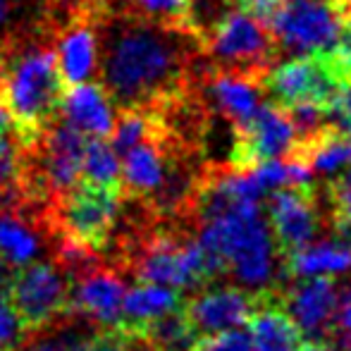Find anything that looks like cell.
<instances>
[{"label": "cell", "instance_id": "6da1fadb", "mask_svg": "<svg viewBox=\"0 0 351 351\" xmlns=\"http://www.w3.org/2000/svg\"><path fill=\"white\" fill-rule=\"evenodd\" d=\"M96 38V77L115 110H158L204 74V43L194 32L143 17L125 0L98 3Z\"/></svg>", "mask_w": 351, "mask_h": 351}, {"label": "cell", "instance_id": "7a4b0ae2", "mask_svg": "<svg viewBox=\"0 0 351 351\" xmlns=\"http://www.w3.org/2000/svg\"><path fill=\"white\" fill-rule=\"evenodd\" d=\"M62 91L56 32L46 14L0 38V93L32 136L38 139L60 117Z\"/></svg>", "mask_w": 351, "mask_h": 351}, {"label": "cell", "instance_id": "3957f363", "mask_svg": "<svg viewBox=\"0 0 351 351\" xmlns=\"http://www.w3.org/2000/svg\"><path fill=\"white\" fill-rule=\"evenodd\" d=\"M199 244L244 289L268 291L275 282V241L261 204H241L199 222Z\"/></svg>", "mask_w": 351, "mask_h": 351}, {"label": "cell", "instance_id": "277c9868", "mask_svg": "<svg viewBox=\"0 0 351 351\" xmlns=\"http://www.w3.org/2000/svg\"><path fill=\"white\" fill-rule=\"evenodd\" d=\"M204 56L213 70L239 72L263 82L273 67L278 46L261 19L246 10H227L204 38Z\"/></svg>", "mask_w": 351, "mask_h": 351}, {"label": "cell", "instance_id": "5b68a950", "mask_svg": "<svg viewBox=\"0 0 351 351\" xmlns=\"http://www.w3.org/2000/svg\"><path fill=\"white\" fill-rule=\"evenodd\" d=\"M122 199L125 194L120 186H101L79 180L53 204V227L65 239L103 254L120 217Z\"/></svg>", "mask_w": 351, "mask_h": 351}, {"label": "cell", "instance_id": "8992f818", "mask_svg": "<svg viewBox=\"0 0 351 351\" xmlns=\"http://www.w3.org/2000/svg\"><path fill=\"white\" fill-rule=\"evenodd\" d=\"M344 14L335 0H285L268 22L278 51L291 56H330Z\"/></svg>", "mask_w": 351, "mask_h": 351}, {"label": "cell", "instance_id": "52a82bcc", "mask_svg": "<svg viewBox=\"0 0 351 351\" xmlns=\"http://www.w3.org/2000/svg\"><path fill=\"white\" fill-rule=\"evenodd\" d=\"M70 294L72 278L56 261H32L14 273L8 304L19 315L24 330L34 332L74 313Z\"/></svg>", "mask_w": 351, "mask_h": 351}, {"label": "cell", "instance_id": "ba28073f", "mask_svg": "<svg viewBox=\"0 0 351 351\" xmlns=\"http://www.w3.org/2000/svg\"><path fill=\"white\" fill-rule=\"evenodd\" d=\"M261 84L280 108L318 106L325 110L342 84V74L330 56H301L270 67Z\"/></svg>", "mask_w": 351, "mask_h": 351}, {"label": "cell", "instance_id": "9c48e42d", "mask_svg": "<svg viewBox=\"0 0 351 351\" xmlns=\"http://www.w3.org/2000/svg\"><path fill=\"white\" fill-rule=\"evenodd\" d=\"M299 134L291 122L289 112L278 103H261L258 110L251 115L249 122L237 127L234 151L230 158V170L244 172L256 162L287 158L296 148Z\"/></svg>", "mask_w": 351, "mask_h": 351}, {"label": "cell", "instance_id": "30bf717a", "mask_svg": "<svg viewBox=\"0 0 351 351\" xmlns=\"http://www.w3.org/2000/svg\"><path fill=\"white\" fill-rule=\"evenodd\" d=\"M270 232L285 256L308 246L318 237L320 213L313 186H280L268 191Z\"/></svg>", "mask_w": 351, "mask_h": 351}, {"label": "cell", "instance_id": "8fae6325", "mask_svg": "<svg viewBox=\"0 0 351 351\" xmlns=\"http://www.w3.org/2000/svg\"><path fill=\"white\" fill-rule=\"evenodd\" d=\"M127 285L117 268L98 263L72 280L70 306L98 328H117L125 304Z\"/></svg>", "mask_w": 351, "mask_h": 351}, {"label": "cell", "instance_id": "7c38bea8", "mask_svg": "<svg viewBox=\"0 0 351 351\" xmlns=\"http://www.w3.org/2000/svg\"><path fill=\"white\" fill-rule=\"evenodd\" d=\"M256 308V296L237 287H213L184 299L182 311L199 337L234 330L249 320Z\"/></svg>", "mask_w": 351, "mask_h": 351}, {"label": "cell", "instance_id": "4fadbf2b", "mask_svg": "<svg viewBox=\"0 0 351 351\" xmlns=\"http://www.w3.org/2000/svg\"><path fill=\"white\" fill-rule=\"evenodd\" d=\"M337 289L328 275L301 278L285 296V311L299 325L304 337L323 342L335 330V311H337Z\"/></svg>", "mask_w": 351, "mask_h": 351}, {"label": "cell", "instance_id": "5bb4252c", "mask_svg": "<svg viewBox=\"0 0 351 351\" xmlns=\"http://www.w3.org/2000/svg\"><path fill=\"white\" fill-rule=\"evenodd\" d=\"M196 84L204 88L213 110L220 117H225V120H230L234 127H241L244 122H249L251 115L263 103V84H261V79L246 77V74L239 72H225L208 67V72L201 74Z\"/></svg>", "mask_w": 351, "mask_h": 351}, {"label": "cell", "instance_id": "9a60e30c", "mask_svg": "<svg viewBox=\"0 0 351 351\" xmlns=\"http://www.w3.org/2000/svg\"><path fill=\"white\" fill-rule=\"evenodd\" d=\"M60 117L88 139H108L115 125V106L101 82H79L62 91Z\"/></svg>", "mask_w": 351, "mask_h": 351}, {"label": "cell", "instance_id": "2e32d148", "mask_svg": "<svg viewBox=\"0 0 351 351\" xmlns=\"http://www.w3.org/2000/svg\"><path fill=\"white\" fill-rule=\"evenodd\" d=\"M170 139L172 134L146 139L125 153V165L120 167L122 194L143 201L160 186L167 170Z\"/></svg>", "mask_w": 351, "mask_h": 351}, {"label": "cell", "instance_id": "e0dca14e", "mask_svg": "<svg viewBox=\"0 0 351 351\" xmlns=\"http://www.w3.org/2000/svg\"><path fill=\"white\" fill-rule=\"evenodd\" d=\"M58 232L48 225L32 220L17 210L0 208V258L14 268L38 258L43 244H56Z\"/></svg>", "mask_w": 351, "mask_h": 351}, {"label": "cell", "instance_id": "ac0fdd59", "mask_svg": "<svg viewBox=\"0 0 351 351\" xmlns=\"http://www.w3.org/2000/svg\"><path fill=\"white\" fill-rule=\"evenodd\" d=\"M184 304L182 291L172 289L165 285H153V282H139L125 294V304H122L120 325L125 332L141 335V330L151 323L153 318L175 311Z\"/></svg>", "mask_w": 351, "mask_h": 351}, {"label": "cell", "instance_id": "d6986e66", "mask_svg": "<svg viewBox=\"0 0 351 351\" xmlns=\"http://www.w3.org/2000/svg\"><path fill=\"white\" fill-rule=\"evenodd\" d=\"M34 141L36 136H32L19 125L0 93V191L19 189Z\"/></svg>", "mask_w": 351, "mask_h": 351}, {"label": "cell", "instance_id": "ffe728a7", "mask_svg": "<svg viewBox=\"0 0 351 351\" xmlns=\"http://www.w3.org/2000/svg\"><path fill=\"white\" fill-rule=\"evenodd\" d=\"M287 270L294 278H315V275H342L351 270V237L320 241L285 256Z\"/></svg>", "mask_w": 351, "mask_h": 351}, {"label": "cell", "instance_id": "44dd1931", "mask_svg": "<svg viewBox=\"0 0 351 351\" xmlns=\"http://www.w3.org/2000/svg\"><path fill=\"white\" fill-rule=\"evenodd\" d=\"M249 337L254 351H294L306 342L299 325L285 308L265 306L249 315Z\"/></svg>", "mask_w": 351, "mask_h": 351}, {"label": "cell", "instance_id": "7402d4cb", "mask_svg": "<svg viewBox=\"0 0 351 351\" xmlns=\"http://www.w3.org/2000/svg\"><path fill=\"white\" fill-rule=\"evenodd\" d=\"M139 337L146 339L153 351H189L196 344L199 335L191 328V323L186 320L184 311L180 306V308L167 311V313L153 318L141 330Z\"/></svg>", "mask_w": 351, "mask_h": 351}, {"label": "cell", "instance_id": "603a6c76", "mask_svg": "<svg viewBox=\"0 0 351 351\" xmlns=\"http://www.w3.org/2000/svg\"><path fill=\"white\" fill-rule=\"evenodd\" d=\"M82 180L101 186H120V158L115 148L108 143V139H93L86 141L82 158Z\"/></svg>", "mask_w": 351, "mask_h": 351}, {"label": "cell", "instance_id": "cb8c5ba5", "mask_svg": "<svg viewBox=\"0 0 351 351\" xmlns=\"http://www.w3.org/2000/svg\"><path fill=\"white\" fill-rule=\"evenodd\" d=\"M132 10L167 27L191 29V0H125Z\"/></svg>", "mask_w": 351, "mask_h": 351}, {"label": "cell", "instance_id": "d4e9b609", "mask_svg": "<svg viewBox=\"0 0 351 351\" xmlns=\"http://www.w3.org/2000/svg\"><path fill=\"white\" fill-rule=\"evenodd\" d=\"M189 351H254V344H251L249 335L241 332L239 328H234L225 330V332L199 337Z\"/></svg>", "mask_w": 351, "mask_h": 351}, {"label": "cell", "instance_id": "484cf974", "mask_svg": "<svg viewBox=\"0 0 351 351\" xmlns=\"http://www.w3.org/2000/svg\"><path fill=\"white\" fill-rule=\"evenodd\" d=\"M24 337H27V330L19 315L8 301H0V351H17Z\"/></svg>", "mask_w": 351, "mask_h": 351}, {"label": "cell", "instance_id": "4316f807", "mask_svg": "<svg viewBox=\"0 0 351 351\" xmlns=\"http://www.w3.org/2000/svg\"><path fill=\"white\" fill-rule=\"evenodd\" d=\"M330 58H332L335 67L342 74V79H351V14L344 17L342 32H339L337 43H335Z\"/></svg>", "mask_w": 351, "mask_h": 351}, {"label": "cell", "instance_id": "83f0119b", "mask_svg": "<svg viewBox=\"0 0 351 351\" xmlns=\"http://www.w3.org/2000/svg\"><path fill=\"white\" fill-rule=\"evenodd\" d=\"M335 222L344 237H351V189H330Z\"/></svg>", "mask_w": 351, "mask_h": 351}, {"label": "cell", "instance_id": "f1b7e54d", "mask_svg": "<svg viewBox=\"0 0 351 351\" xmlns=\"http://www.w3.org/2000/svg\"><path fill=\"white\" fill-rule=\"evenodd\" d=\"M41 0H0V38L8 36L10 32H14L12 19L17 17L19 10L29 8V5H36Z\"/></svg>", "mask_w": 351, "mask_h": 351}, {"label": "cell", "instance_id": "f546056e", "mask_svg": "<svg viewBox=\"0 0 351 351\" xmlns=\"http://www.w3.org/2000/svg\"><path fill=\"white\" fill-rule=\"evenodd\" d=\"M323 342H313V339H306L304 344H301L299 349H294V351H323Z\"/></svg>", "mask_w": 351, "mask_h": 351}, {"label": "cell", "instance_id": "4dcf8cb0", "mask_svg": "<svg viewBox=\"0 0 351 351\" xmlns=\"http://www.w3.org/2000/svg\"><path fill=\"white\" fill-rule=\"evenodd\" d=\"M339 337H342L344 347H347V349L351 351V325H349V328H344L342 332H339Z\"/></svg>", "mask_w": 351, "mask_h": 351}, {"label": "cell", "instance_id": "1f68e13d", "mask_svg": "<svg viewBox=\"0 0 351 351\" xmlns=\"http://www.w3.org/2000/svg\"><path fill=\"white\" fill-rule=\"evenodd\" d=\"M337 3V8L342 10V14L347 17V14H351V0H335Z\"/></svg>", "mask_w": 351, "mask_h": 351}, {"label": "cell", "instance_id": "d6a6232c", "mask_svg": "<svg viewBox=\"0 0 351 351\" xmlns=\"http://www.w3.org/2000/svg\"><path fill=\"white\" fill-rule=\"evenodd\" d=\"M225 3H234V5H239V0H225Z\"/></svg>", "mask_w": 351, "mask_h": 351}, {"label": "cell", "instance_id": "836d02e7", "mask_svg": "<svg viewBox=\"0 0 351 351\" xmlns=\"http://www.w3.org/2000/svg\"><path fill=\"white\" fill-rule=\"evenodd\" d=\"M323 351H344V349H323Z\"/></svg>", "mask_w": 351, "mask_h": 351}, {"label": "cell", "instance_id": "e575fe53", "mask_svg": "<svg viewBox=\"0 0 351 351\" xmlns=\"http://www.w3.org/2000/svg\"><path fill=\"white\" fill-rule=\"evenodd\" d=\"M282 3H285V0H282Z\"/></svg>", "mask_w": 351, "mask_h": 351}]
</instances>
